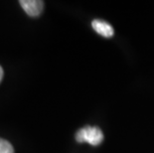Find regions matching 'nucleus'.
I'll use <instances>...</instances> for the list:
<instances>
[{
    "label": "nucleus",
    "mask_w": 154,
    "mask_h": 153,
    "mask_svg": "<svg viewBox=\"0 0 154 153\" xmlns=\"http://www.w3.org/2000/svg\"><path fill=\"white\" fill-rule=\"evenodd\" d=\"M0 153H14L11 143L3 138H0Z\"/></svg>",
    "instance_id": "20e7f679"
},
{
    "label": "nucleus",
    "mask_w": 154,
    "mask_h": 153,
    "mask_svg": "<svg viewBox=\"0 0 154 153\" xmlns=\"http://www.w3.org/2000/svg\"><path fill=\"white\" fill-rule=\"evenodd\" d=\"M19 4L30 17H38L44 9V1L41 0H20Z\"/></svg>",
    "instance_id": "f03ea898"
},
{
    "label": "nucleus",
    "mask_w": 154,
    "mask_h": 153,
    "mask_svg": "<svg viewBox=\"0 0 154 153\" xmlns=\"http://www.w3.org/2000/svg\"><path fill=\"white\" fill-rule=\"evenodd\" d=\"M3 74H4V72H3L2 67L0 66V83H1V81H2V79H3Z\"/></svg>",
    "instance_id": "39448f33"
},
{
    "label": "nucleus",
    "mask_w": 154,
    "mask_h": 153,
    "mask_svg": "<svg viewBox=\"0 0 154 153\" xmlns=\"http://www.w3.org/2000/svg\"><path fill=\"white\" fill-rule=\"evenodd\" d=\"M91 26H93L94 30L96 31L97 33H99L100 35L103 36V37L109 38L114 34L113 28L106 21L100 20V19H96V20L93 21Z\"/></svg>",
    "instance_id": "7ed1b4c3"
},
{
    "label": "nucleus",
    "mask_w": 154,
    "mask_h": 153,
    "mask_svg": "<svg viewBox=\"0 0 154 153\" xmlns=\"http://www.w3.org/2000/svg\"><path fill=\"white\" fill-rule=\"evenodd\" d=\"M76 139L78 142H88V144L97 146L103 140V134L99 127L87 126L77 132Z\"/></svg>",
    "instance_id": "f257e3e1"
}]
</instances>
